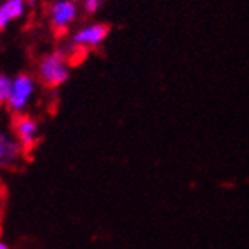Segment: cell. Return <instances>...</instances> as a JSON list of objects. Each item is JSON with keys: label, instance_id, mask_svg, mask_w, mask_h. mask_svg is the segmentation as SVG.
Wrapping results in <instances>:
<instances>
[{"label": "cell", "instance_id": "8", "mask_svg": "<svg viewBox=\"0 0 249 249\" xmlns=\"http://www.w3.org/2000/svg\"><path fill=\"white\" fill-rule=\"evenodd\" d=\"M11 86H13V77L5 73H0V105H5L11 94Z\"/></svg>", "mask_w": 249, "mask_h": 249}, {"label": "cell", "instance_id": "7", "mask_svg": "<svg viewBox=\"0 0 249 249\" xmlns=\"http://www.w3.org/2000/svg\"><path fill=\"white\" fill-rule=\"evenodd\" d=\"M28 0H0V32L26 16Z\"/></svg>", "mask_w": 249, "mask_h": 249}, {"label": "cell", "instance_id": "10", "mask_svg": "<svg viewBox=\"0 0 249 249\" xmlns=\"http://www.w3.org/2000/svg\"><path fill=\"white\" fill-rule=\"evenodd\" d=\"M0 249H11V248H9V244H7V242L0 241Z\"/></svg>", "mask_w": 249, "mask_h": 249}, {"label": "cell", "instance_id": "11", "mask_svg": "<svg viewBox=\"0 0 249 249\" xmlns=\"http://www.w3.org/2000/svg\"><path fill=\"white\" fill-rule=\"evenodd\" d=\"M75 2H77V0H75Z\"/></svg>", "mask_w": 249, "mask_h": 249}, {"label": "cell", "instance_id": "3", "mask_svg": "<svg viewBox=\"0 0 249 249\" xmlns=\"http://www.w3.org/2000/svg\"><path fill=\"white\" fill-rule=\"evenodd\" d=\"M79 18V4L75 0H54L47 7V19L54 32H67Z\"/></svg>", "mask_w": 249, "mask_h": 249}, {"label": "cell", "instance_id": "5", "mask_svg": "<svg viewBox=\"0 0 249 249\" xmlns=\"http://www.w3.org/2000/svg\"><path fill=\"white\" fill-rule=\"evenodd\" d=\"M108 32L110 28L103 23H91V25L75 30L70 44L71 47H77V49H94L107 40Z\"/></svg>", "mask_w": 249, "mask_h": 249}, {"label": "cell", "instance_id": "6", "mask_svg": "<svg viewBox=\"0 0 249 249\" xmlns=\"http://www.w3.org/2000/svg\"><path fill=\"white\" fill-rule=\"evenodd\" d=\"M25 155V150L19 145L16 136L7 131H0V169H11L18 166Z\"/></svg>", "mask_w": 249, "mask_h": 249}, {"label": "cell", "instance_id": "4", "mask_svg": "<svg viewBox=\"0 0 249 249\" xmlns=\"http://www.w3.org/2000/svg\"><path fill=\"white\" fill-rule=\"evenodd\" d=\"M14 136L25 152H32L40 142V124L32 115L21 113L14 119Z\"/></svg>", "mask_w": 249, "mask_h": 249}, {"label": "cell", "instance_id": "9", "mask_svg": "<svg viewBox=\"0 0 249 249\" xmlns=\"http://www.w3.org/2000/svg\"><path fill=\"white\" fill-rule=\"evenodd\" d=\"M103 5V0H82V7L88 14H94Z\"/></svg>", "mask_w": 249, "mask_h": 249}, {"label": "cell", "instance_id": "2", "mask_svg": "<svg viewBox=\"0 0 249 249\" xmlns=\"http://www.w3.org/2000/svg\"><path fill=\"white\" fill-rule=\"evenodd\" d=\"M35 92H37V80H35L34 75L18 73L13 79L11 94H9V100L5 103V107L9 108V112L21 115L30 107Z\"/></svg>", "mask_w": 249, "mask_h": 249}, {"label": "cell", "instance_id": "1", "mask_svg": "<svg viewBox=\"0 0 249 249\" xmlns=\"http://www.w3.org/2000/svg\"><path fill=\"white\" fill-rule=\"evenodd\" d=\"M37 77L46 88L56 89L61 88L70 79V63H68V53L65 49H56L46 54L38 61Z\"/></svg>", "mask_w": 249, "mask_h": 249}]
</instances>
